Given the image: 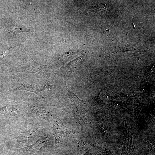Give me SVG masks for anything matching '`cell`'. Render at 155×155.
<instances>
[{
  "mask_svg": "<svg viewBox=\"0 0 155 155\" xmlns=\"http://www.w3.org/2000/svg\"><path fill=\"white\" fill-rule=\"evenodd\" d=\"M48 141L46 137L38 139L32 144L24 148L17 149L14 151L16 155H31L39 151Z\"/></svg>",
  "mask_w": 155,
  "mask_h": 155,
  "instance_id": "6da1fadb",
  "label": "cell"
},
{
  "mask_svg": "<svg viewBox=\"0 0 155 155\" xmlns=\"http://www.w3.org/2000/svg\"><path fill=\"white\" fill-rule=\"evenodd\" d=\"M123 137V147L121 155H137L133 148L132 142V134L130 133L126 124Z\"/></svg>",
  "mask_w": 155,
  "mask_h": 155,
  "instance_id": "7a4b0ae2",
  "label": "cell"
},
{
  "mask_svg": "<svg viewBox=\"0 0 155 155\" xmlns=\"http://www.w3.org/2000/svg\"><path fill=\"white\" fill-rule=\"evenodd\" d=\"M13 71L16 72L34 73L44 76L47 75L46 72L44 68L35 64H31L26 67L17 68Z\"/></svg>",
  "mask_w": 155,
  "mask_h": 155,
  "instance_id": "3957f363",
  "label": "cell"
},
{
  "mask_svg": "<svg viewBox=\"0 0 155 155\" xmlns=\"http://www.w3.org/2000/svg\"><path fill=\"white\" fill-rule=\"evenodd\" d=\"M38 129L34 128L31 129L22 134L20 137L18 141L23 143L28 142L36 138L38 135Z\"/></svg>",
  "mask_w": 155,
  "mask_h": 155,
  "instance_id": "277c9868",
  "label": "cell"
},
{
  "mask_svg": "<svg viewBox=\"0 0 155 155\" xmlns=\"http://www.w3.org/2000/svg\"><path fill=\"white\" fill-rule=\"evenodd\" d=\"M32 109L34 113L38 117L49 121L51 118L49 113L38 105L34 104L32 105Z\"/></svg>",
  "mask_w": 155,
  "mask_h": 155,
  "instance_id": "5b68a950",
  "label": "cell"
},
{
  "mask_svg": "<svg viewBox=\"0 0 155 155\" xmlns=\"http://www.w3.org/2000/svg\"><path fill=\"white\" fill-rule=\"evenodd\" d=\"M74 142L77 149L76 155H81L88 151L90 148V144L85 141L77 140L74 139Z\"/></svg>",
  "mask_w": 155,
  "mask_h": 155,
  "instance_id": "8992f818",
  "label": "cell"
},
{
  "mask_svg": "<svg viewBox=\"0 0 155 155\" xmlns=\"http://www.w3.org/2000/svg\"><path fill=\"white\" fill-rule=\"evenodd\" d=\"M24 90L34 92L41 97L42 96L40 90L34 86L30 84L27 83H25L12 90V91H16L18 90Z\"/></svg>",
  "mask_w": 155,
  "mask_h": 155,
  "instance_id": "52a82bcc",
  "label": "cell"
},
{
  "mask_svg": "<svg viewBox=\"0 0 155 155\" xmlns=\"http://www.w3.org/2000/svg\"><path fill=\"white\" fill-rule=\"evenodd\" d=\"M53 131L55 138V144L56 146L60 142L61 132L59 125L57 122H55L54 125Z\"/></svg>",
  "mask_w": 155,
  "mask_h": 155,
  "instance_id": "ba28073f",
  "label": "cell"
},
{
  "mask_svg": "<svg viewBox=\"0 0 155 155\" xmlns=\"http://www.w3.org/2000/svg\"><path fill=\"white\" fill-rule=\"evenodd\" d=\"M0 113L3 114L14 116L16 115L17 111L12 106H6L0 108Z\"/></svg>",
  "mask_w": 155,
  "mask_h": 155,
  "instance_id": "9c48e42d",
  "label": "cell"
},
{
  "mask_svg": "<svg viewBox=\"0 0 155 155\" xmlns=\"http://www.w3.org/2000/svg\"><path fill=\"white\" fill-rule=\"evenodd\" d=\"M82 155H90V154H89V153L88 152H86L84 154H83Z\"/></svg>",
  "mask_w": 155,
  "mask_h": 155,
  "instance_id": "30bf717a",
  "label": "cell"
}]
</instances>
